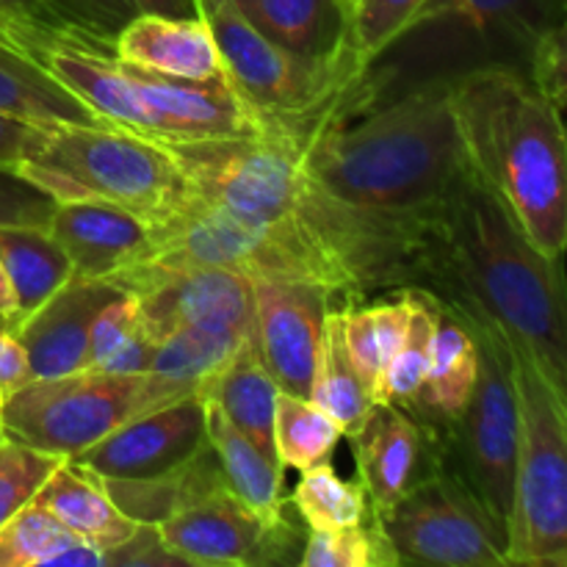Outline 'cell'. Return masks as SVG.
<instances>
[{
  "label": "cell",
  "instance_id": "60d3db41",
  "mask_svg": "<svg viewBox=\"0 0 567 567\" xmlns=\"http://www.w3.org/2000/svg\"><path fill=\"white\" fill-rule=\"evenodd\" d=\"M64 457L39 452L25 443L6 441L0 449V526L9 524L22 507L37 498Z\"/></svg>",
  "mask_w": 567,
  "mask_h": 567
},
{
  "label": "cell",
  "instance_id": "ab89813d",
  "mask_svg": "<svg viewBox=\"0 0 567 567\" xmlns=\"http://www.w3.org/2000/svg\"><path fill=\"white\" fill-rule=\"evenodd\" d=\"M430 0H358L349 11V39L369 70L371 61L391 48Z\"/></svg>",
  "mask_w": 567,
  "mask_h": 567
},
{
  "label": "cell",
  "instance_id": "6da1fadb",
  "mask_svg": "<svg viewBox=\"0 0 567 567\" xmlns=\"http://www.w3.org/2000/svg\"><path fill=\"white\" fill-rule=\"evenodd\" d=\"M188 192L255 221L297 249L343 305L413 288L419 216L358 208L308 175L293 142L275 136L164 142Z\"/></svg>",
  "mask_w": 567,
  "mask_h": 567
},
{
  "label": "cell",
  "instance_id": "681fc988",
  "mask_svg": "<svg viewBox=\"0 0 567 567\" xmlns=\"http://www.w3.org/2000/svg\"><path fill=\"white\" fill-rule=\"evenodd\" d=\"M17 321H20V310H17L14 288H11L3 264H0V324H9L14 330Z\"/></svg>",
  "mask_w": 567,
  "mask_h": 567
},
{
  "label": "cell",
  "instance_id": "d6a6232c",
  "mask_svg": "<svg viewBox=\"0 0 567 567\" xmlns=\"http://www.w3.org/2000/svg\"><path fill=\"white\" fill-rule=\"evenodd\" d=\"M341 437V426L313 399L293 396L286 391L277 393L275 452L282 468L302 474L316 465L330 463Z\"/></svg>",
  "mask_w": 567,
  "mask_h": 567
},
{
  "label": "cell",
  "instance_id": "d6986e66",
  "mask_svg": "<svg viewBox=\"0 0 567 567\" xmlns=\"http://www.w3.org/2000/svg\"><path fill=\"white\" fill-rule=\"evenodd\" d=\"M48 230L64 247L72 277L114 280L144 258L150 247V221L136 210L105 199H61Z\"/></svg>",
  "mask_w": 567,
  "mask_h": 567
},
{
  "label": "cell",
  "instance_id": "f5cc1de1",
  "mask_svg": "<svg viewBox=\"0 0 567 567\" xmlns=\"http://www.w3.org/2000/svg\"><path fill=\"white\" fill-rule=\"evenodd\" d=\"M354 3H358V0H343V6H347V9H349V11H352V9H354Z\"/></svg>",
  "mask_w": 567,
  "mask_h": 567
},
{
  "label": "cell",
  "instance_id": "7bdbcfd3",
  "mask_svg": "<svg viewBox=\"0 0 567 567\" xmlns=\"http://www.w3.org/2000/svg\"><path fill=\"white\" fill-rule=\"evenodd\" d=\"M529 78L559 109H567V20L540 39L529 64Z\"/></svg>",
  "mask_w": 567,
  "mask_h": 567
},
{
  "label": "cell",
  "instance_id": "52a82bcc",
  "mask_svg": "<svg viewBox=\"0 0 567 567\" xmlns=\"http://www.w3.org/2000/svg\"><path fill=\"white\" fill-rule=\"evenodd\" d=\"M22 177L61 199H105L155 221L186 197L188 186L164 142L125 127L59 125Z\"/></svg>",
  "mask_w": 567,
  "mask_h": 567
},
{
  "label": "cell",
  "instance_id": "74e56055",
  "mask_svg": "<svg viewBox=\"0 0 567 567\" xmlns=\"http://www.w3.org/2000/svg\"><path fill=\"white\" fill-rule=\"evenodd\" d=\"M291 504L310 532L347 529L374 513L360 482L341 480L330 463L302 471Z\"/></svg>",
  "mask_w": 567,
  "mask_h": 567
},
{
  "label": "cell",
  "instance_id": "816d5d0a",
  "mask_svg": "<svg viewBox=\"0 0 567 567\" xmlns=\"http://www.w3.org/2000/svg\"><path fill=\"white\" fill-rule=\"evenodd\" d=\"M9 441V437H6V430H3V424H0V449H3V443Z\"/></svg>",
  "mask_w": 567,
  "mask_h": 567
},
{
  "label": "cell",
  "instance_id": "603a6c76",
  "mask_svg": "<svg viewBox=\"0 0 567 567\" xmlns=\"http://www.w3.org/2000/svg\"><path fill=\"white\" fill-rule=\"evenodd\" d=\"M33 502L48 509L64 529L103 554L125 543L138 526V520L116 507L103 480L75 460H61Z\"/></svg>",
  "mask_w": 567,
  "mask_h": 567
},
{
  "label": "cell",
  "instance_id": "2e32d148",
  "mask_svg": "<svg viewBox=\"0 0 567 567\" xmlns=\"http://www.w3.org/2000/svg\"><path fill=\"white\" fill-rule=\"evenodd\" d=\"M120 61V59H116ZM161 125V142H221L264 136V122L230 78L188 81L120 61Z\"/></svg>",
  "mask_w": 567,
  "mask_h": 567
},
{
  "label": "cell",
  "instance_id": "f1b7e54d",
  "mask_svg": "<svg viewBox=\"0 0 567 567\" xmlns=\"http://www.w3.org/2000/svg\"><path fill=\"white\" fill-rule=\"evenodd\" d=\"M0 264L14 288L20 321L72 280L70 258L48 227L0 225Z\"/></svg>",
  "mask_w": 567,
  "mask_h": 567
},
{
  "label": "cell",
  "instance_id": "f907efd6",
  "mask_svg": "<svg viewBox=\"0 0 567 567\" xmlns=\"http://www.w3.org/2000/svg\"><path fill=\"white\" fill-rule=\"evenodd\" d=\"M0 37H3V39H9V42H11V44H17V39H14V37H11V33H9V31H6V28H3V25H0ZM17 48H20V44H17ZM20 50H22V48H20Z\"/></svg>",
  "mask_w": 567,
  "mask_h": 567
},
{
  "label": "cell",
  "instance_id": "ee69618b",
  "mask_svg": "<svg viewBox=\"0 0 567 567\" xmlns=\"http://www.w3.org/2000/svg\"><path fill=\"white\" fill-rule=\"evenodd\" d=\"M53 127L59 125H42V122L22 120V116L0 111V166L20 169L28 161L37 158L48 144Z\"/></svg>",
  "mask_w": 567,
  "mask_h": 567
},
{
  "label": "cell",
  "instance_id": "484cf974",
  "mask_svg": "<svg viewBox=\"0 0 567 567\" xmlns=\"http://www.w3.org/2000/svg\"><path fill=\"white\" fill-rule=\"evenodd\" d=\"M280 385L260 360L252 336L247 332L225 365L199 388L205 402L216 404L230 424L252 437L266 454L275 452V408Z\"/></svg>",
  "mask_w": 567,
  "mask_h": 567
},
{
  "label": "cell",
  "instance_id": "5b68a950",
  "mask_svg": "<svg viewBox=\"0 0 567 567\" xmlns=\"http://www.w3.org/2000/svg\"><path fill=\"white\" fill-rule=\"evenodd\" d=\"M563 20L567 0H430L413 25L369 64L358 109L413 83L482 66L529 75L535 48Z\"/></svg>",
  "mask_w": 567,
  "mask_h": 567
},
{
  "label": "cell",
  "instance_id": "4fadbf2b",
  "mask_svg": "<svg viewBox=\"0 0 567 567\" xmlns=\"http://www.w3.org/2000/svg\"><path fill=\"white\" fill-rule=\"evenodd\" d=\"M111 282L136 297L144 330L155 343L183 327H219L241 336L252 327L255 286L241 271L131 266Z\"/></svg>",
  "mask_w": 567,
  "mask_h": 567
},
{
  "label": "cell",
  "instance_id": "8992f818",
  "mask_svg": "<svg viewBox=\"0 0 567 567\" xmlns=\"http://www.w3.org/2000/svg\"><path fill=\"white\" fill-rule=\"evenodd\" d=\"M227 78L264 122V136L302 147L324 122L352 111L365 61L354 48L324 59L291 53L249 25L230 0H203Z\"/></svg>",
  "mask_w": 567,
  "mask_h": 567
},
{
  "label": "cell",
  "instance_id": "7a4b0ae2",
  "mask_svg": "<svg viewBox=\"0 0 567 567\" xmlns=\"http://www.w3.org/2000/svg\"><path fill=\"white\" fill-rule=\"evenodd\" d=\"M413 288L496 327L567 419V275L524 236L471 169L419 216Z\"/></svg>",
  "mask_w": 567,
  "mask_h": 567
},
{
  "label": "cell",
  "instance_id": "3957f363",
  "mask_svg": "<svg viewBox=\"0 0 567 567\" xmlns=\"http://www.w3.org/2000/svg\"><path fill=\"white\" fill-rule=\"evenodd\" d=\"M308 175L338 199L415 216L468 169L452 78H432L332 116L299 147Z\"/></svg>",
  "mask_w": 567,
  "mask_h": 567
},
{
  "label": "cell",
  "instance_id": "f546056e",
  "mask_svg": "<svg viewBox=\"0 0 567 567\" xmlns=\"http://www.w3.org/2000/svg\"><path fill=\"white\" fill-rule=\"evenodd\" d=\"M410 313H413V299H410L408 288L385 291V297L377 302L343 308V336H347L349 354H352L354 369H358L363 385L369 388L371 399H374V388L382 371L402 347Z\"/></svg>",
  "mask_w": 567,
  "mask_h": 567
},
{
  "label": "cell",
  "instance_id": "4dcf8cb0",
  "mask_svg": "<svg viewBox=\"0 0 567 567\" xmlns=\"http://www.w3.org/2000/svg\"><path fill=\"white\" fill-rule=\"evenodd\" d=\"M310 399L327 415L336 419L343 437L354 435L365 421V415L371 413V408H374V399H371L369 388L360 380L352 354H349L347 336H343V308H332L324 319Z\"/></svg>",
  "mask_w": 567,
  "mask_h": 567
},
{
  "label": "cell",
  "instance_id": "8d00e7d4",
  "mask_svg": "<svg viewBox=\"0 0 567 567\" xmlns=\"http://www.w3.org/2000/svg\"><path fill=\"white\" fill-rule=\"evenodd\" d=\"M0 25L37 61L59 44H81L100 53H114L111 39L72 22L55 0H0Z\"/></svg>",
  "mask_w": 567,
  "mask_h": 567
},
{
  "label": "cell",
  "instance_id": "83f0119b",
  "mask_svg": "<svg viewBox=\"0 0 567 567\" xmlns=\"http://www.w3.org/2000/svg\"><path fill=\"white\" fill-rule=\"evenodd\" d=\"M103 485L109 487L116 507L138 524H161L197 498L227 487L210 443L197 457L169 474L153 480H103Z\"/></svg>",
  "mask_w": 567,
  "mask_h": 567
},
{
  "label": "cell",
  "instance_id": "9c48e42d",
  "mask_svg": "<svg viewBox=\"0 0 567 567\" xmlns=\"http://www.w3.org/2000/svg\"><path fill=\"white\" fill-rule=\"evenodd\" d=\"M446 308V305H443ZM476 338L480 377L463 413L430 437L437 468L457 476L482 507L507 529L513 509L515 468L520 446V408L509 347L496 327L471 313H457Z\"/></svg>",
  "mask_w": 567,
  "mask_h": 567
},
{
  "label": "cell",
  "instance_id": "836d02e7",
  "mask_svg": "<svg viewBox=\"0 0 567 567\" xmlns=\"http://www.w3.org/2000/svg\"><path fill=\"white\" fill-rule=\"evenodd\" d=\"M155 341L147 336L133 293H122L105 305L89 336L86 369L114 374H142L153 363Z\"/></svg>",
  "mask_w": 567,
  "mask_h": 567
},
{
  "label": "cell",
  "instance_id": "ffe728a7",
  "mask_svg": "<svg viewBox=\"0 0 567 567\" xmlns=\"http://www.w3.org/2000/svg\"><path fill=\"white\" fill-rule=\"evenodd\" d=\"M114 55L125 64L188 81L227 75L221 50L203 14H136L116 33Z\"/></svg>",
  "mask_w": 567,
  "mask_h": 567
},
{
  "label": "cell",
  "instance_id": "277c9868",
  "mask_svg": "<svg viewBox=\"0 0 567 567\" xmlns=\"http://www.w3.org/2000/svg\"><path fill=\"white\" fill-rule=\"evenodd\" d=\"M452 109L476 181L548 258L567 255V122L526 72L452 78Z\"/></svg>",
  "mask_w": 567,
  "mask_h": 567
},
{
  "label": "cell",
  "instance_id": "5bb4252c",
  "mask_svg": "<svg viewBox=\"0 0 567 567\" xmlns=\"http://www.w3.org/2000/svg\"><path fill=\"white\" fill-rule=\"evenodd\" d=\"M252 336L280 391L310 399L321 330L332 308H347L327 288L299 280H252Z\"/></svg>",
  "mask_w": 567,
  "mask_h": 567
},
{
  "label": "cell",
  "instance_id": "cb8c5ba5",
  "mask_svg": "<svg viewBox=\"0 0 567 567\" xmlns=\"http://www.w3.org/2000/svg\"><path fill=\"white\" fill-rule=\"evenodd\" d=\"M205 408H208V443L219 460L227 491L269 524L286 518L293 504L291 498H286V468L280 460L266 454L252 437L230 424L216 404L205 402Z\"/></svg>",
  "mask_w": 567,
  "mask_h": 567
},
{
  "label": "cell",
  "instance_id": "e0dca14e",
  "mask_svg": "<svg viewBox=\"0 0 567 567\" xmlns=\"http://www.w3.org/2000/svg\"><path fill=\"white\" fill-rule=\"evenodd\" d=\"M358 482L374 515L402 502L404 493L437 471L435 449L408 408L374 404L360 430L349 435Z\"/></svg>",
  "mask_w": 567,
  "mask_h": 567
},
{
  "label": "cell",
  "instance_id": "30bf717a",
  "mask_svg": "<svg viewBox=\"0 0 567 567\" xmlns=\"http://www.w3.org/2000/svg\"><path fill=\"white\" fill-rule=\"evenodd\" d=\"M509 358L518 385L520 446L507 520V565L563 567L567 557V419L535 365L513 347Z\"/></svg>",
  "mask_w": 567,
  "mask_h": 567
},
{
  "label": "cell",
  "instance_id": "e575fe53",
  "mask_svg": "<svg viewBox=\"0 0 567 567\" xmlns=\"http://www.w3.org/2000/svg\"><path fill=\"white\" fill-rule=\"evenodd\" d=\"M244 338L247 336L241 332L219 327H183L155 343L150 371L199 391L230 360Z\"/></svg>",
  "mask_w": 567,
  "mask_h": 567
},
{
  "label": "cell",
  "instance_id": "ba28073f",
  "mask_svg": "<svg viewBox=\"0 0 567 567\" xmlns=\"http://www.w3.org/2000/svg\"><path fill=\"white\" fill-rule=\"evenodd\" d=\"M188 393L199 391L155 371L114 374L83 369L17 388L3 399L0 424L9 441L75 460L127 421Z\"/></svg>",
  "mask_w": 567,
  "mask_h": 567
},
{
  "label": "cell",
  "instance_id": "7c38bea8",
  "mask_svg": "<svg viewBox=\"0 0 567 567\" xmlns=\"http://www.w3.org/2000/svg\"><path fill=\"white\" fill-rule=\"evenodd\" d=\"M155 526L166 548L186 565H299L308 543V526L297 509L269 524L227 487L197 498Z\"/></svg>",
  "mask_w": 567,
  "mask_h": 567
},
{
  "label": "cell",
  "instance_id": "d590c367",
  "mask_svg": "<svg viewBox=\"0 0 567 567\" xmlns=\"http://www.w3.org/2000/svg\"><path fill=\"white\" fill-rule=\"evenodd\" d=\"M408 293L413 299L408 332H404L402 347L396 349V354H393V360L382 371L380 382H377L374 404H410L421 393L426 371H430L437 305L435 297L424 288H408Z\"/></svg>",
  "mask_w": 567,
  "mask_h": 567
},
{
  "label": "cell",
  "instance_id": "44dd1931",
  "mask_svg": "<svg viewBox=\"0 0 567 567\" xmlns=\"http://www.w3.org/2000/svg\"><path fill=\"white\" fill-rule=\"evenodd\" d=\"M42 66L103 122L161 142L158 120L114 53L59 44L42 55Z\"/></svg>",
  "mask_w": 567,
  "mask_h": 567
},
{
  "label": "cell",
  "instance_id": "ac0fdd59",
  "mask_svg": "<svg viewBox=\"0 0 567 567\" xmlns=\"http://www.w3.org/2000/svg\"><path fill=\"white\" fill-rule=\"evenodd\" d=\"M122 293L125 291L111 280L72 277L42 308L25 316L14 332L28 352L33 380H50L86 369L94 319Z\"/></svg>",
  "mask_w": 567,
  "mask_h": 567
},
{
  "label": "cell",
  "instance_id": "f35d334b",
  "mask_svg": "<svg viewBox=\"0 0 567 567\" xmlns=\"http://www.w3.org/2000/svg\"><path fill=\"white\" fill-rule=\"evenodd\" d=\"M399 554L374 513L336 532H310L299 567H396Z\"/></svg>",
  "mask_w": 567,
  "mask_h": 567
},
{
  "label": "cell",
  "instance_id": "bcb514c9",
  "mask_svg": "<svg viewBox=\"0 0 567 567\" xmlns=\"http://www.w3.org/2000/svg\"><path fill=\"white\" fill-rule=\"evenodd\" d=\"M55 3L72 22L111 42L136 17L131 0H55Z\"/></svg>",
  "mask_w": 567,
  "mask_h": 567
},
{
  "label": "cell",
  "instance_id": "d4e9b609",
  "mask_svg": "<svg viewBox=\"0 0 567 567\" xmlns=\"http://www.w3.org/2000/svg\"><path fill=\"white\" fill-rule=\"evenodd\" d=\"M266 39L291 53L324 59L352 48L343 0H230Z\"/></svg>",
  "mask_w": 567,
  "mask_h": 567
},
{
  "label": "cell",
  "instance_id": "b9f144b4",
  "mask_svg": "<svg viewBox=\"0 0 567 567\" xmlns=\"http://www.w3.org/2000/svg\"><path fill=\"white\" fill-rule=\"evenodd\" d=\"M55 199L17 169L0 166V225L48 227Z\"/></svg>",
  "mask_w": 567,
  "mask_h": 567
},
{
  "label": "cell",
  "instance_id": "c3c4849f",
  "mask_svg": "<svg viewBox=\"0 0 567 567\" xmlns=\"http://www.w3.org/2000/svg\"><path fill=\"white\" fill-rule=\"evenodd\" d=\"M136 14L199 17V0H131Z\"/></svg>",
  "mask_w": 567,
  "mask_h": 567
},
{
  "label": "cell",
  "instance_id": "7dc6e473",
  "mask_svg": "<svg viewBox=\"0 0 567 567\" xmlns=\"http://www.w3.org/2000/svg\"><path fill=\"white\" fill-rule=\"evenodd\" d=\"M31 380L33 377L25 347H22V341L9 324H0V393L6 399Z\"/></svg>",
  "mask_w": 567,
  "mask_h": 567
},
{
  "label": "cell",
  "instance_id": "4316f807",
  "mask_svg": "<svg viewBox=\"0 0 567 567\" xmlns=\"http://www.w3.org/2000/svg\"><path fill=\"white\" fill-rule=\"evenodd\" d=\"M0 111L42 125H100L86 103L61 86L42 61L0 37Z\"/></svg>",
  "mask_w": 567,
  "mask_h": 567
},
{
  "label": "cell",
  "instance_id": "11a10c76",
  "mask_svg": "<svg viewBox=\"0 0 567 567\" xmlns=\"http://www.w3.org/2000/svg\"><path fill=\"white\" fill-rule=\"evenodd\" d=\"M563 567H567V557H565V563H563Z\"/></svg>",
  "mask_w": 567,
  "mask_h": 567
},
{
  "label": "cell",
  "instance_id": "7402d4cb",
  "mask_svg": "<svg viewBox=\"0 0 567 567\" xmlns=\"http://www.w3.org/2000/svg\"><path fill=\"white\" fill-rule=\"evenodd\" d=\"M437 305L435 332H432L430 371H426L424 388L408 408L415 415L426 435H435L443 426L452 424L468 404L474 393L476 377H480V349L468 327L457 319L449 308Z\"/></svg>",
  "mask_w": 567,
  "mask_h": 567
},
{
  "label": "cell",
  "instance_id": "f6af8a7d",
  "mask_svg": "<svg viewBox=\"0 0 567 567\" xmlns=\"http://www.w3.org/2000/svg\"><path fill=\"white\" fill-rule=\"evenodd\" d=\"M103 565L131 567V565H186V559L169 551L155 524H138L136 532L120 546L103 554Z\"/></svg>",
  "mask_w": 567,
  "mask_h": 567
},
{
  "label": "cell",
  "instance_id": "db71d44e",
  "mask_svg": "<svg viewBox=\"0 0 567 567\" xmlns=\"http://www.w3.org/2000/svg\"><path fill=\"white\" fill-rule=\"evenodd\" d=\"M0 410H3V393H0Z\"/></svg>",
  "mask_w": 567,
  "mask_h": 567
},
{
  "label": "cell",
  "instance_id": "9a60e30c",
  "mask_svg": "<svg viewBox=\"0 0 567 567\" xmlns=\"http://www.w3.org/2000/svg\"><path fill=\"white\" fill-rule=\"evenodd\" d=\"M208 446V408L199 393L175 399L111 432L75 463L100 480H153L181 468Z\"/></svg>",
  "mask_w": 567,
  "mask_h": 567
},
{
  "label": "cell",
  "instance_id": "8fae6325",
  "mask_svg": "<svg viewBox=\"0 0 567 567\" xmlns=\"http://www.w3.org/2000/svg\"><path fill=\"white\" fill-rule=\"evenodd\" d=\"M377 518L399 565L507 567V529L449 471H432Z\"/></svg>",
  "mask_w": 567,
  "mask_h": 567
},
{
  "label": "cell",
  "instance_id": "1f68e13d",
  "mask_svg": "<svg viewBox=\"0 0 567 567\" xmlns=\"http://www.w3.org/2000/svg\"><path fill=\"white\" fill-rule=\"evenodd\" d=\"M103 551L59 524L37 502L0 526V567H97Z\"/></svg>",
  "mask_w": 567,
  "mask_h": 567
}]
</instances>
